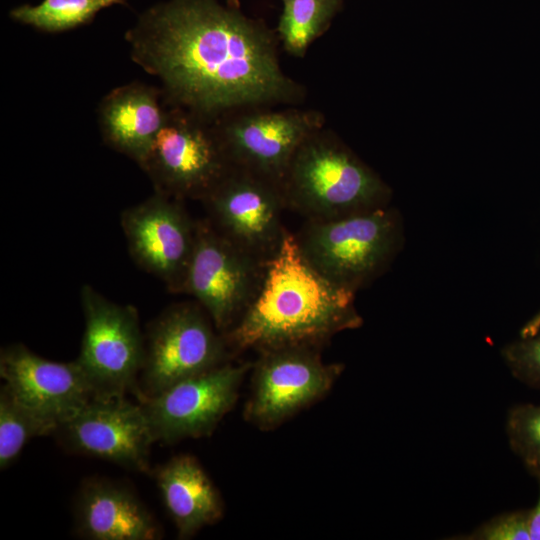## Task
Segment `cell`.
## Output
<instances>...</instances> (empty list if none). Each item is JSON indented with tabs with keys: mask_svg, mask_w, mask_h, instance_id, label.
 Returning a JSON list of instances; mask_svg holds the SVG:
<instances>
[{
	"mask_svg": "<svg viewBox=\"0 0 540 540\" xmlns=\"http://www.w3.org/2000/svg\"><path fill=\"white\" fill-rule=\"evenodd\" d=\"M0 376L13 396L53 430L94 398L76 360L45 359L21 343L0 351Z\"/></svg>",
	"mask_w": 540,
	"mask_h": 540,
	"instance_id": "cell-15",
	"label": "cell"
},
{
	"mask_svg": "<svg viewBox=\"0 0 540 540\" xmlns=\"http://www.w3.org/2000/svg\"><path fill=\"white\" fill-rule=\"evenodd\" d=\"M501 354L515 379L528 387L540 388V331L507 344Z\"/></svg>",
	"mask_w": 540,
	"mask_h": 540,
	"instance_id": "cell-23",
	"label": "cell"
},
{
	"mask_svg": "<svg viewBox=\"0 0 540 540\" xmlns=\"http://www.w3.org/2000/svg\"><path fill=\"white\" fill-rule=\"evenodd\" d=\"M155 480L178 538L188 539L222 518L219 492L195 457L171 458L155 471Z\"/></svg>",
	"mask_w": 540,
	"mask_h": 540,
	"instance_id": "cell-18",
	"label": "cell"
},
{
	"mask_svg": "<svg viewBox=\"0 0 540 540\" xmlns=\"http://www.w3.org/2000/svg\"><path fill=\"white\" fill-rule=\"evenodd\" d=\"M228 160L281 185L301 143L325 127L324 115L299 106H258L214 121Z\"/></svg>",
	"mask_w": 540,
	"mask_h": 540,
	"instance_id": "cell-9",
	"label": "cell"
},
{
	"mask_svg": "<svg viewBox=\"0 0 540 540\" xmlns=\"http://www.w3.org/2000/svg\"><path fill=\"white\" fill-rule=\"evenodd\" d=\"M462 540H531L530 510L504 512L487 520L471 533L454 537Z\"/></svg>",
	"mask_w": 540,
	"mask_h": 540,
	"instance_id": "cell-24",
	"label": "cell"
},
{
	"mask_svg": "<svg viewBox=\"0 0 540 540\" xmlns=\"http://www.w3.org/2000/svg\"><path fill=\"white\" fill-rule=\"evenodd\" d=\"M139 167L154 191L201 202L232 165L214 121L169 105L165 122Z\"/></svg>",
	"mask_w": 540,
	"mask_h": 540,
	"instance_id": "cell-7",
	"label": "cell"
},
{
	"mask_svg": "<svg viewBox=\"0 0 540 540\" xmlns=\"http://www.w3.org/2000/svg\"><path fill=\"white\" fill-rule=\"evenodd\" d=\"M70 452L103 459L137 472L149 471L155 442L141 403L126 397L93 398L55 430Z\"/></svg>",
	"mask_w": 540,
	"mask_h": 540,
	"instance_id": "cell-14",
	"label": "cell"
},
{
	"mask_svg": "<svg viewBox=\"0 0 540 540\" xmlns=\"http://www.w3.org/2000/svg\"><path fill=\"white\" fill-rule=\"evenodd\" d=\"M136 397L141 402L232 357L224 336L197 301L169 305L147 326Z\"/></svg>",
	"mask_w": 540,
	"mask_h": 540,
	"instance_id": "cell-5",
	"label": "cell"
},
{
	"mask_svg": "<svg viewBox=\"0 0 540 540\" xmlns=\"http://www.w3.org/2000/svg\"><path fill=\"white\" fill-rule=\"evenodd\" d=\"M183 202L154 191L120 216L133 261L174 294H183L196 238V220Z\"/></svg>",
	"mask_w": 540,
	"mask_h": 540,
	"instance_id": "cell-13",
	"label": "cell"
},
{
	"mask_svg": "<svg viewBox=\"0 0 540 540\" xmlns=\"http://www.w3.org/2000/svg\"><path fill=\"white\" fill-rule=\"evenodd\" d=\"M251 368L250 362L228 361L141 401L155 442L172 444L210 435L233 408Z\"/></svg>",
	"mask_w": 540,
	"mask_h": 540,
	"instance_id": "cell-12",
	"label": "cell"
},
{
	"mask_svg": "<svg viewBox=\"0 0 540 540\" xmlns=\"http://www.w3.org/2000/svg\"><path fill=\"white\" fill-rule=\"evenodd\" d=\"M540 331V310L534 314L520 329V337H529Z\"/></svg>",
	"mask_w": 540,
	"mask_h": 540,
	"instance_id": "cell-26",
	"label": "cell"
},
{
	"mask_svg": "<svg viewBox=\"0 0 540 540\" xmlns=\"http://www.w3.org/2000/svg\"><path fill=\"white\" fill-rule=\"evenodd\" d=\"M294 234L308 262L353 293L389 268L403 241L401 217L389 205L337 219L305 220Z\"/></svg>",
	"mask_w": 540,
	"mask_h": 540,
	"instance_id": "cell-4",
	"label": "cell"
},
{
	"mask_svg": "<svg viewBox=\"0 0 540 540\" xmlns=\"http://www.w3.org/2000/svg\"><path fill=\"white\" fill-rule=\"evenodd\" d=\"M127 0H43L23 4L10 11L14 21L46 33L69 31L93 21L102 9L124 5Z\"/></svg>",
	"mask_w": 540,
	"mask_h": 540,
	"instance_id": "cell-20",
	"label": "cell"
},
{
	"mask_svg": "<svg viewBox=\"0 0 540 540\" xmlns=\"http://www.w3.org/2000/svg\"><path fill=\"white\" fill-rule=\"evenodd\" d=\"M319 350L293 345L260 351L252 363L245 418L260 429H273L325 396L344 366L323 362Z\"/></svg>",
	"mask_w": 540,
	"mask_h": 540,
	"instance_id": "cell-10",
	"label": "cell"
},
{
	"mask_svg": "<svg viewBox=\"0 0 540 540\" xmlns=\"http://www.w3.org/2000/svg\"><path fill=\"white\" fill-rule=\"evenodd\" d=\"M355 296L320 274L288 230L266 263L256 298L223 336L232 356L248 349L321 348L336 334L362 325Z\"/></svg>",
	"mask_w": 540,
	"mask_h": 540,
	"instance_id": "cell-2",
	"label": "cell"
},
{
	"mask_svg": "<svg viewBox=\"0 0 540 540\" xmlns=\"http://www.w3.org/2000/svg\"><path fill=\"white\" fill-rule=\"evenodd\" d=\"M277 35L290 55L304 57L309 46L329 28L342 0H283Z\"/></svg>",
	"mask_w": 540,
	"mask_h": 540,
	"instance_id": "cell-19",
	"label": "cell"
},
{
	"mask_svg": "<svg viewBox=\"0 0 540 540\" xmlns=\"http://www.w3.org/2000/svg\"><path fill=\"white\" fill-rule=\"evenodd\" d=\"M80 301L84 332L75 360L94 398L136 396L145 355L137 309L109 300L88 284L81 287Z\"/></svg>",
	"mask_w": 540,
	"mask_h": 540,
	"instance_id": "cell-6",
	"label": "cell"
},
{
	"mask_svg": "<svg viewBox=\"0 0 540 540\" xmlns=\"http://www.w3.org/2000/svg\"><path fill=\"white\" fill-rule=\"evenodd\" d=\"M77 534L90 540H155L161 529L137 494L103 477L83 481L74 503Z\"/></svg>",
	"mask_w": 540,
	"mask_h": 540,
	"instance_id": "cell-16",
	"label": "cell"
},
{
	"mask_svg": "<svg viewBox=\"0 0 540 540\" xmlns=\"http://www.w3.org/2000/svg\"><path fill=\"white\" fill-rule=\"evenodd\" d=\"M281 188L305 220L337 219L389 205L391 191L333 132L320 128L296 150Z\"/></svg>",
	"mask_w": 540,
	"mask_h": 540,
	"instance_id": "cell-3",
	"label": "cell"
},
{
	"mask_svg": "<svg viewBox=\"0 0 540 540\" xmlns=\"http://www.w3.org/2000/svg\"><path fill=\"white\" fill-rule=\"evenodd\" d=\"M283 1V0H282Z\"/></svg>",
	"mask_w": 540,
	"mask_h": 540,
	"instance_id": "cell-27",
	"label": "cell"
},
{
	"mask_svg": "<svg viewBox=\"0 0 540 540\" xmlns=\"http://www.w3.org/2000/svg\"><path fill=\"white\" fill-rule=\"evenodd\" d=\"M53 434V430L22 405L3 384L0 388V469L19 457L33 437Z\"/></svg>",
	"mask_w": 540,
	"mask_h": 540,
	"instance_id": "cell-21",
	"label": "cell"
},
{
	"mask_svg": "<svg viewBox=\"0 0 540 540\" xmlns=\"http://www.w3.org/2000/svg\"><path fill=\"white\" fill-rule=\"evenodd\" d=\"M538 484V499L530 510V537L531 540H540V476L535 477Z\"/></svg>",
	"mask_w": 540,
	"mask_h": 540,
	"instance_id": "cell-25",
	"label": "cell"
},
{
	"mask_svg": "<svg viewBox=\"0 0 540 540\" xmlns=\"http://www.w3.org/2000/svg\"><path fill=\"white\" fill-rule=\"evenodd\" d=\"M168 108L160 87L134 81L112 89L97 109L104 143L139 166L162 128Z\"/></svg>",
	"mask_w": 540,
	"mask_h": 540,
	"instance_id": "cell-17",
	"label": "cell"
},
{
	"mask_svg": "<svg viewBox=\"0 0 540 540\" xmlns=\"http://www.w3.org/2000/svg\"><path fill=\"white\" fill-rule=\"evenodd\" d=\"M505 430L514 454L534 478L540 476V404L524 403L510 408Z\"/></svg>",
	"mask_w": 540,
	"mask_h": 540,
	"instance_id": "cell-22",
	"label": "cell"
},
{
	"mask_svg": "<svg viewBox=\"0 0 540 540\" xmlns=\"http://www.w3.org/2000/svg\"><path fill=\"white\" fill-rule=\"evenodd\" d=\"M266 263L223 236L206 217L197 219L183 294L192 296L224 334L256 298Z\"/></svg>",
	"mask_w": 540,
	"mask_h": 540,
	"instance_id": "cell-8",
	"label": "cell"
},
{
	"mask_svg": "<svg viewBox=\"0 0 540 540\" xmlns=\"http://www.w3.org/2000/svg\"><path fill=\"white\" fill-rule=\"evenodd\" d=\"M131 59L168 105L215 121L258 106H299L305 87L280 64L277 33L231 0H167L125 33Z\"/></svg>",
	"mask_w": 540,
	"mask_h": 540,
	"instance_id": "cell-1",
	"label": "cell"
},
{
	"mask_svg": "<svg viewBox=\"0 0 540 540\" xmlns=\"http://www.w3.org/2000/svg\"><path fill=\"white\" fill-rule=\"evenodd\" d=\"M201 203L218 232L263 261L277 252L288 231L281 185L242 168L232 166Z\"/></svg>",
	"mask_w": 540,
	"mask_h": 540,
	"instance_id": "cell-11",
	"label": "cell"
}]
</instances>
